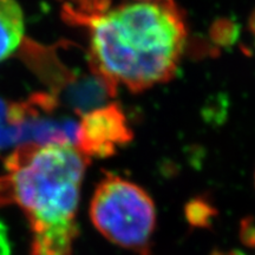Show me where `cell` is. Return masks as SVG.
<instances>
[{
	"mask_svg": "<svg viewBox=\"0 0 255 255\" xmlns=\"http://www.w3.org/2000/svg\"><path fill=\"white\" fill-rule=\"evenodd\" d=\"M90 218L97 231L113 244L148 255L156 225V208L143 188L108 174L96 187Z\"/></svg>",
	"mask_w": 255,
	"mask_h": 255,
	"instance_id": "4",
	"label": "cell"
},
{
	"mask_svg": "<svg viewBox=\"0 0 255 255\" xmlns=\"http://www.w3.org/2000/svg\"><path fill=\"white\" fill-rule=\"evenodd\" d=\"M64 19L76 25H89L98 15L109 9L111 0H59Z\"/></svg>",
	"mask_w": 255,
	"mask_h": 255,
	"instance_id": "9",
	"label": "cell"
},
{
	"mask_svg": "<svg viewBox=\"0 0 255 255\" xmlns=\"http://www.w3.org/2000/svg\"><path fill=\"white\" fill-rule=\"evenodd\" d=\"M90 59L116 91L139 92L176 72L187 28L173 0L136 1L109 8L89 23Z\"/></svg>",
	"mask_w": 255,
	"mask_h": 255,
	"instance_id": "1",
	"label": "cell"
},
{
	"mask_svg": "<svg viewBox=\"0 0 255 255\" xmlns=\"http://www.w3.org/2000/svg\"><path fill=\"white\" fill-rule=\"evenodd\" d=\"M137 1H150V0H137Z\"/></svg>",
	"mask_w": 255,
	"mask_h": 255,
	"instance_id": "11",
	"label": "cell"
},
{
	"mask_svg": "<svg viewBox=\"0 0 255 255\" xmlns=\"http://www.w3.org/2000/svg\"><path fill=\"white\" fill-rule=\"evenodd\" d=\"M20 145H68L77 143L79 122L47 92H37L18 103Z\"/></svg>",
	"mask_w": 255,
	"mask_h": 255,
	"instance_id": "5",
	"label": "cell"
},
{
	"mask_svg": "<svg viewBox=\"0 0 255 255\" xmlns=\"http://www.w3.org/2000/svg\"><path fill=\"white\" fill-rule=\"evenodd\" d=\"M132 139L126 115L116 103L92 110L79 121L76 149L87 157H108Z\"/></svg>",
	"mask_w": 255,
	"mask_h": 255,
	"instance_id": "6",
	"label": "cell"
},
{
	"mask_svg": "<svg viewBox=\"0 0 255 255\" xmlns=\"http://www.w3.org/2000/svg\"><path fill=\"white\" fill-rule=\"evenodd\" d=\"M21 124L18 103L0 97V152L20 146Z\"/></svg>",
	"mask_w": 255,
	"mask_h": 255,
	"instance_id": "8",
	"label": "cell"
},
{
	"mask_svg": "<svg viewBox=\"0 0 255 255\" xmlns=\"http://www.w3.org/2000/svg\"><path fill=\"white\" fill-rule=\"evenodd\" d=\"M24 37V15L15 0H0V60L7 58Z\"/></svg>",
	"mask_w": 255,
	"mask_h": 255,
	"instance_id": "7",
	"label": "cell"
},
{
	"mask_svg": "<svg viewBox=\"0 0 255 255\" xmlns=\"http://www.w3.org/2000/svg\"><path fill=\"white\" fill-rule=\"evenodd\" d=\"M0 255H11V247L5 226L0 221Z\"/></svg>",
	"mask_w": 255,
	"mask_h": 255,
	"instance_id": "10",
	"label": "cell"
},
{
	"mask_svg": "<svg viewBox=\"0 0 255 255\" xmlns=\"http://www.w3.org/2000/svg\"><path fill=\"white\" fill-rule=\"evenodd\" d=\"M20 57L27 68L47 87V94L71 114L84 116L104 103L116 91L95 69L90 56L81 58L77 46L69 43L43 45L25 39Z\"/></svg>",
	"mask_w": 255,
	"mask_h": 255,
	"instance_id": "3",
	"label": "cell"
},
{
	"mask_svg": "<svg viewBox=\"0 0 255 255\" xmlns=\"http://www.w3.org/2000/svg\"><path fill=\"white\" fill-rule=\"evenodd\" d=\"M88 161L68 145H20L6 157L0 206L17 205L27 216L31 255H71Z\"/></svg>",
	"mask_w": 255,
	"mask_h": 255,
	"instance_id": "2",
	"label": "cell"
}]
</instances>
